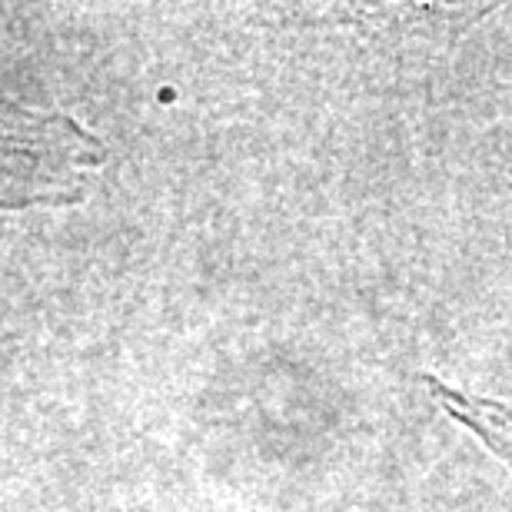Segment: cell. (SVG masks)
<instances>
[{"label": "cell", "instance_id": "6da1fadb", "mask_svg": "<svg viewBox=\"0 0 512 512\" xmlns=\"http://www.w3.org/2000/svg\"><path fill=\"white\" fill-rule=\"evenodd\" d=\"M429 383H433V393L439 403L449 409V416H456L459 423H466L473 433L483 436L499 456H506L512 463V409L489 403V399H473V396L459 393V389H449L436 380H429Z\"/></svg>", "mask_w": 512, "mask_h": 512}]
</instances>
